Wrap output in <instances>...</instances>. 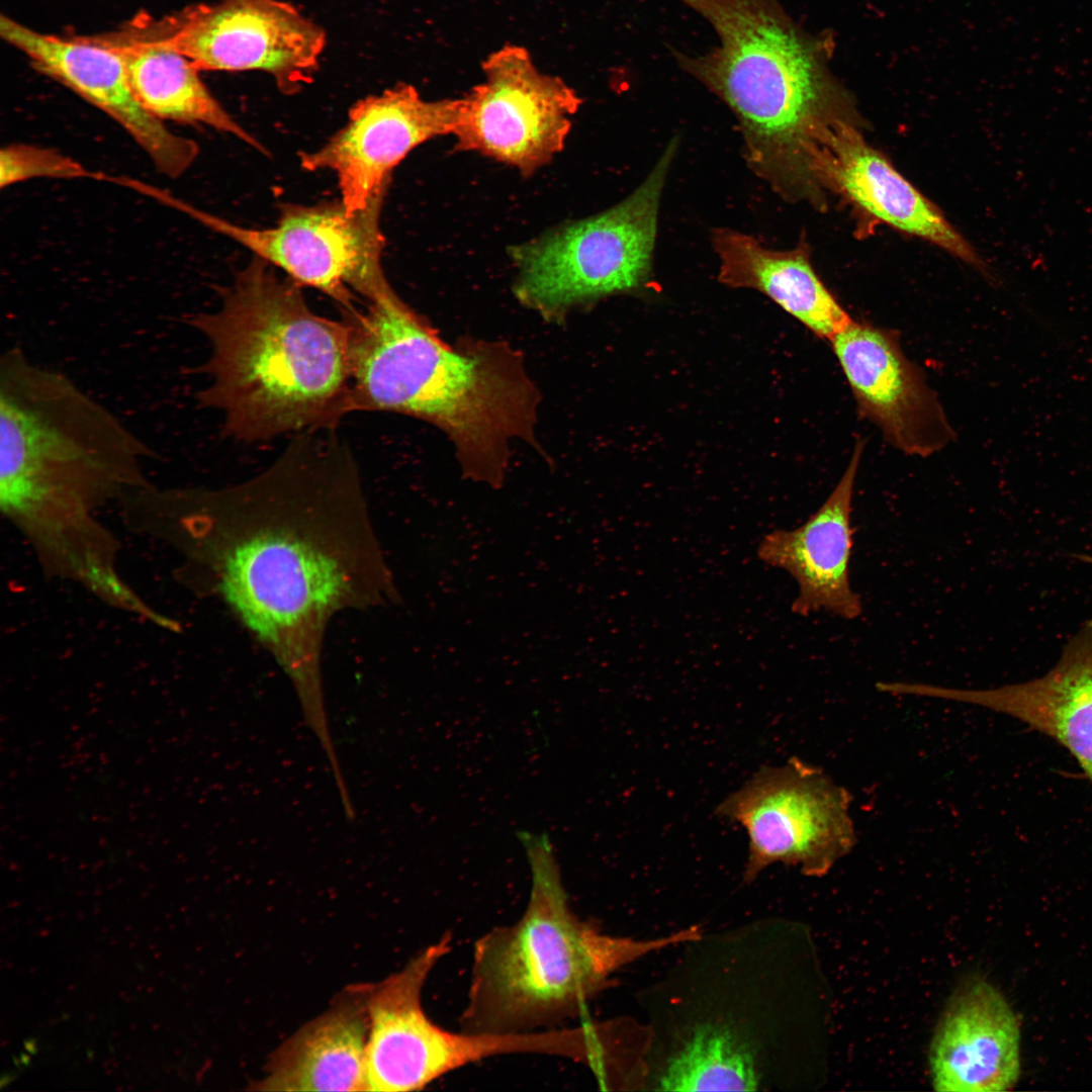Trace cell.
<instances>
[{"label": "cell", "instance_id": "cell-20", "mask_svg": "<svg viewBox=\"0 0 1092 1092\" xmlns=\"http://www.w3.org/2000/svg\"><path fill=\"white\" fill-rule=\"evenodd\" d=\"M368 1033L365 984L351 986L272 1054L254 1089L365 1091Z\"/></svg>", "mask_w": 1092, "mask_h": 1092}, {"label": "cell", "instance_id": "cell-17", "mask_svg": "<svg viewBox=\"0 0 1092 1092\" xmlns=\"http://www.w3.org/2000/svg\"><path fill=\"white\" fill-rule=\"evenodd\" d=\"M810 169L812 178H824L881 221L981 266L973 248L935 205L847 122L836 117L821 130Z\"/></svg>", "mask_w": 1092, "mask_h": 1092}, {"label": "cell", "instance_id": "cell-10", "mask_svg": "<svg viewBox=\"0 0 1092 1092\" xmlns=\"http://www.w3.org/2000/svg\"><path fill=\"white\" fill-rule=\"evenodd\" d=\"M482 71L483 82L462 98L455 149L531 175L563 149L581 99L559 77L540 72L522 47L493 52Z\"/></svg>", "mask_w": 1092, "mask_h": 1092}, {"label": "cell", "instance_id": "cell-13", "mask_svg": "<svg viewBox=\"0 0 1092 1092\" xmlns=\"http://www.w3.org/2000/svg\"><path fill=\"white\" fill-rule=\"evenodd\" d=\"M462 99L428 101L408 84L358 101L346 124L324 146L300 154L308 171L330 170L350 214L365 210L385 194L393 168L416 147L453 134Z\"/></svg>", "mask_w": 1092, "mask_h": 1092}, {"label": "cell", "instance_id": "cell-18", "mask_svg": "<svg viewBox=\"0 0 1092 1092\" xmlns=\"http://www.w3.org/2000/svg\"><path fill=\"white\" fill-rule=\"evenodd\" d=\"M926 698L967 703L1009 716L1065 747L1092 782V619L1043 675L991 689L925 684Z\"/></svg>", "mask_w": 1092, "mask_h": 1092}, {"label": "cell", "instance_id": "cell-8", "mask_svg": "<svg viewBox=\"0 0 1092 1092\" xmlns=\"http://www.w3.org/2000/svg\"><path fill=\"white\" fill-rule=\"evenodd\" d=\"M383 196L355 214L348 213L342 202L286 203L281 206L276 225L268 229L235 224L165 190L158 199L282 269L296 284L327 294L344 312H352L357 309L355 292L368 299L388 283L381 267Z\"/></svg>", "mask_w": 1092, "mask_h": 1092}, {"label": "cell", "instance_id": "cell-15", "mask_svg": "<svg viewBox=\"0 0 1092 1092\" xmlns=\"http://www.w3.org/2000/svg\"><path fill=\"white\" fill-rule=\"evenodd\" d=\"M830 344L858 412L891 445L925 457L953 439L938 397L905 356L896 333L851 320Z\"/></svg>", "mask_w": 1092, "mask_h": 1092}, {"label": "cell", "instance_id": "cell-23", "mask_svg": "<svg viewBox=\"0 0 1092 1092\" xmlns=\"http://www.w3.org/2000/svg\"><path fill=\"white\" fill-rule=\"evenodd\" d=\"M81 163L54 149L12 144L0 152V187L34 178H97Z\"/></svg>", "mask_w": 1092, "mask_h": 1092}, {"label": "cell", "instance_id": "cell-4", "mask_svg": "<svg viewBox=\"0 0 1092 1092\" xmlns=\"http://www.w3.org/2000/svg\"><path fill=\"white\" fill-rule=\"evenodd\" d=\"M531 870L521 917L473 945L460 1030L508 1034L563 1026L610 987L621 968L645 954L694 939L693 926L655 939L605 933L570 905L546 833L518 831Z\"/></svg>", "mask_w": 1092, "mask_h": 1092}, {"label": "cell", "instance_id": "cell-6", "mask_svg": "<svg viewBox=\"0 0 1092 1092\" xmlns=\"http://www.w3.org/2000/svg\"><path fill=\"white\" fill-rule=\"evenodd\" d=\"M698 938V937H697ZM695 944L701 964L675 975L689 988L666 991V1014L648 1029L645 1088L661 1091L768 1089V923ZM676 981L679 982L676 978Z\"/></svg>", "mask_w": 1092, "mask_h": 1092}, {"label": "cell", "instance_id": "cell-22", "mask_svg": "<svg viewBox=\"0 0 1092 1092\" xmlns=\"http://www.w3.org/2000/svg\"><path fill=\"white\" fill-rule=\"evenodd\" d=\"M105 38L120 55L131 90L151 115L161 121L203 124L263 151L211 94L187 57L151 33Z\"/></svg>", "mask_w": 1092, "mask_h": 1092}, {"label": "cell", "instance_id": "cell-21", "mask_svg": "<svg viewBox=\"0 0 1092 1092\" xmlns=\"http://www.w3.org/2000/svg\"><path fill=\"white\" fill-rule=\"evenodd\" d=\"M712 243L722 284L761 292L829 343L851 322L802 247L776 250L750 235L725 228L713 231Z\"/></svg>", "mask_w": 1092, "mask_h": 1092}, {"label": "cell", "instance_id": "cell-7", "mask_svg": "<svg viewBox=\"0 0 1092 1092\" xmlns=\"http://www.w3.org/2000/svg\"><path fill=\"white\" fill-rule=\"evenodd\" d=\"M677 148L678 140H670L645 179L614 206L514 247L518 298L542 313L557 314L647 283L660 202Z\"/></svg>", "mask_w": 1092, "mask_h": 1092}, {"label": "cell", "instance_id": "cell-16", "mask_svg": "<svg viewBox=\"0 0 1092 1092\" xmlns=\"http://www.w3.org/2000/svg\"><path fill=\"white\" fill-rule=\"evenodd\" d=\"M862 450L863 442L857 439L833 491L804 524L792 530H775L759 543V559L786 570L796 580L795 614L825 611L852 620L862 612L860 598L850 583L852 497Z\"/></svg>", "mask_w": 1092, "mask_h": 1092}, {"label": "cell", "instance_id": "cell-1", "mask_svg": "<svg viewBox=\"0 0 1092 1092\" xmlns=\"http://www.w3.org/2000/svg\"><path fill=\"white\" fill-rule=\"evenodd\" d=\"M157 452L63 372L19 347L0 358V509L48 578L111 608L134 588L121 544L101 521L114 502L151 485Z\"/></svg>", "mask_w": 1092, "mask_h": 1092}, {"label": "cell", "instance_id": "cell-12", "mask_svg": "<svg viewBox=\"0 0 1092 1092\" xmlns=\"http://www.w3.org/2000/svg\"><path fill=\"white\" fill-rule=\"evenodd\" d=\"M452 947L451 933L416 954L402 970L365 984L369 1018L365 1091H415L466 1066L469 1034L446 1029L426 1013L424 986Z\"/></svg>", "mask_w": 1092, "mask_h": 1092}, {"label": "cell", "instance_id": "cell-14", "mask_svg": "<svg viewBox=\"0 0 1092 1092\" xmlns=\"http://www.w3.org/2000/svg\"><path fill=\"white\" fill-rule=\"evenodd\" d=\"M0 34L40 73L63 84L115 120L169 178L183 175L199 149L168 129L135 98L120 55L104 37H61L2 15Z\"/></svg>", "mask_w": 1092, "mask_h": 1092}, {"label": "cell", "instance_id": "cell-19", "mask_svg": "<svg viewBox=\"0 0 1092 1092\" xmlns=\"http://www.w3.org/2000/svg\"><path fill=\"white\" fill-rule=\"evenodd\" d=\"M1019 1040L1017 1019L1002 995L983 980L966 983L949 1001L932 1040L934 1089H1011L1020 1071Z\"/></svg>", "mask_w": 1092, "mask_h": 1092}, {"label": "cell", "instance_id": "cell-3", "mask_svg": "<svg viewBox=\"0 0 1092 1092\" xmlns=\"http://www.w3.org/2000/svg\"><path fill=\"white\" fill-rule=\"evenodd\" d=\"M344 321L353 412L437 426L456 446L464 477L502 487L511 443L533 437L536 393L518 356L500 345L449 346L389 283Z\"/></svg>", "mask_w": 1092, "mask_h": 1092}, {"label": "cell", "instance_id": "cell-5", "mask_svg": "<svg viewBox=\"0 0 1092 1092\" xmlns=\"http://www.w3.org/2000/svg\"><path fill=\"white\" fill-rule=\"evenodd\" d=\"M714 28L703 55L671 49L677 65L731 110L749 168L787 195L804 183L811 152L833 116L826 46L779 0H678Z\"/></svg>", "mask_w": 1092, "mask_h": 1092}, {"label": "cell", "instance_id": "cell-2", "mask_svg": "<svg viewBox=\"0 0 1092 1092\" xmlns=\"http://www.w3.org/2000/svg\"><path fill=\"white\" fill-rule=\"evenodd\" d=\"M298 284L255 257L219 290L217 308L185 316L209 352L195 398L225 436L268 440L333 430L352 413L349 328L313 312Z\"/></svg>", "mask_w": 1092, "mask_h": 1092}, {"label": "cell", "instance_id": "cell-9", "mask_svg": "<svg viewBox=\"0 0 1092 1092\" xmlns=\"http://www.w3.org/2000/svg\"><path fill=\"white\" fill-rule=\"evenodd\" d=\"M851 802L823 769L792 757L759 768L716 812L747 832L744 881L750 883L775 862L810 877L825 875L856 844Z\"/></svg>", "mask_w": 1092, "mask_h": 1092}, {"label": "cell", "instance_id": "cell-11", "mask_svg": "<svg viewBox=\"0 0 1092 1092\" xmlns=\"http://www.w3.org/2000/svg\"><path fill=\"white\" fill-rule=\"evenodd\" d=\"M155 35L199 71H261L285 93L315 72L324 29L282 0H220L199 4L157 24Z\"/></svg>", "mask_w": 1092, "mask_h": 1092}]
</instances>
